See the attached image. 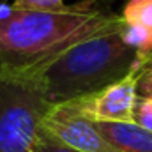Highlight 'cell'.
<instances>
[{"label":"cell","mask_w":152,"mask_h":152,"mask_svg":"<svg viewBox=\"0 0 152 152\" xmlns=\"http://www.w3.org/2000/svg\"><path fill=\"white\" fill-rule=\"evenodd\" d=\"M152 60V53H138L129 73L96 94L73 99L76 108L94 122H133L138 83Z\"/></svg>","instance_id":"obj_4"},{"label":"cell","mask_w":152,"mask_h":152,"mask_svg":"<svg viewBox=\"0 0 152 152\" xmlns=\"http://www.w3.org/2000/svg\"><path fill=\"white\" fill-rule=\"evenodd\" d=\"M11 5L21 11H42V12H55L66 7L64 0H12Z\"/></svg>","instance_id":"obj_8"},{"label":"cell","mask_w":152,"mask_h":152,"mask_svg":"<svg viewBox=\"0 0 152 152\" xmlns=\"http://www.w3.org/2000/svg\"><path fill=\"white\" fill-rule=\"evenodd\" d=\"M120 28L88 37L53 60L36 80L50 104H60L99 92L129 73L138 58Z\"/></svg>","instance_id":"obj_2"},{"label":"cell","mask_w":152,"mask_h":152,"mask_svg":"<svg viewBox=\"0 0 152 152\" xmlns=\"http://www.w3.org/2000/svg\"><path fill=\"white\" fill-rule=\"evenodd\" d=\"M133 122L147 131H152V99L138 96L133 112Z\"/></svg>","instance_id":"obj_9"},{"label":"cell","mask_w":152,"mask_h":152,"mask_svg":"<svg viewBox=\"0 0 152 152\" xmlns=\"http://www.w3.org/2000/svg\"><path fill=\"white\" fill-rule=\"evenodd\" d=\"M96 127L117 152H152V131L134 122H96Z\"/></svg>","instance_id":"obj_6"},{"label":"cell","mask_w":152,"mask_h":152,"mask_svg":"<svg viewBox=\"0 0 152 152\" xmlns=\"http://www.w3.org/2000/svg\"><path fill=\"white\" fill-rule=\"evenodd\" d=\"M120 20L127 27H136L152 36V0H127Z\"/></svg>","instance_id":"obj_7"},{"label":"cell","mask_w":152,"mask_h":152,"mask_svg":"<svg viewBox=\"0 0 152 152\" xmlns=\"http://www.w3.org/2000/svg\"><path fill=\"white\" fill-rule=\"evenodd\" d=\"M50 108L36 81H0V152H34Z\"/></svg>","instance_id":"obj_3"},{"label":"cell","mask_w":152,"mask_h":152,"mask_svg":"<svg viewBox=\"0 0 152 152\" xmlns=\"http://www.w3.org/2000/svg\"><path fill=\"white\" fill-rule=\"evenodd\" d=\"M138 96L140 97H149V99H152V60H151V64L147 66V69L143 71L142 78H140Z\"/></svg>","instance_id":"obj_11"},{"label":"cell","mask_w":152,"mask_h":152,"mask_svg":"<svg viewBox=\"0 0 152 152\" xmlns=\"http://www.w3.org/2000/svg\"><path fill=\"white\" fill-rule=\"evenodd\" d=\"M34 152H78V151H73V149L58 143L48 133H44L42 129H39L37 140H36V145H34Z\"/></svg>","instance_id":"obj_10"},{"label":"cell","mask_w":152,"mask_h":152,"mask_svg":"<svg viewBox=\"0 0 152 152\" xmlns=\"http://www.w3.org/2000/svg\"><path fill=\"white\" fill-rule=\"evenodd\" d=\"M118 28L112 0H81L55 12L0 4V81H36L71 46Z\"/></svg>","instance_id":"obj_1"},{"label":"cell","mask_w":152,"mask_h":152,"mask_svg":"<svg viewBox=\"0 0 152 152\" xmlns=\"http://www.w3.org/2000/svg\"><path fill=\"white\" fill-rule=\"evenodd\" d=\"M41 129L58 143L78 152H117L97 131L96 122L87 118L73 101L51 104L41 122Z\"/></svg>","instance_id":"obj_5"}]
</instances>
